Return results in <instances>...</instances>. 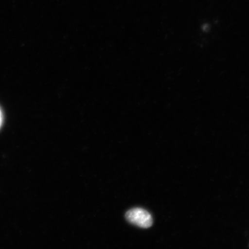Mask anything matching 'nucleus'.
<instances>
[{
    "instance_id": "1",
    "label": "nucleus",
    "mask_w": 249,
    "mask_h": 249,
    "mask_svg": "<svg viewBox=\"0 0 249 249\" xmlns=\"http://www.w3.org/2000/svg\"><path fill=\"white\" fill-rule=\"evenodd\" d=\"M125 217L130 223L142 229L149 228L153 224L151 214L142 208H136L127 211Z\"/></svg>"
},
{
    "instance_id": "2",
    "label": "nucleus",
    "mask_w": 249,
    "mask_h": 249,
    "mask_svg": "<svg viewBox=\"0 0 249 249\" xmlns=\"http://www.w3.org/2000/svg\"><path fill=\"white\" fill-rule=\"evenodd\" d=\"M2 122V114L1 110H0V126H1Z\"/></svg>"
}]
</instances>
